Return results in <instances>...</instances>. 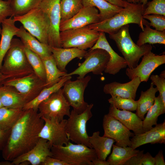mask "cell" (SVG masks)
<instances>
[{
  "instance_id": "12",
  "label": "cell",
  "mask_w": 165,
  "mask_h": 165,
  "mask_svg": "<svg viewBox=\"0 0 165 165\" xmlns=\"http://www.w3.org/2000/svg\"><path fill=\"white\" fill-rule=\"evenodd\" d=\"M103 136L113 139L116 145L121 147L131 146L130 137L135 135L119 121L108 114L105 115L103 121Z\"/></svg>"
},
{
  "instance_id": "1",
  "label": "cell",
  "mask_w": 165,
  "mask_h": 165,
  "mask_svg": "<svg viewBox=\"0 0 165 165\" xmlns=\"http://www.w3.org/2000/svg\"><path fill=\"white\" fill-rule=\"evenodd\" d=\"M44 124L38 110H24L11 128L2 151L4 159L12 161L32 149L39 138V134Z\"/></svg>"
},
{
  "instance_id": "19",
  "label": "cell",
  "mask_w": 165,
  "mask_h": 165,
  "mask_svg": "<svg viewBox=\"0 0 165 165\" xmlns=\"http://www.w3.org/2000/svg\"><path fill=\"white\" fill-rule=\"evenodd\" d=\"M149 130L140 134L134 135L130 140L131 147L133 149L143 145L165 144V120Z\"/></svg>"
},
{
  "instance_id": "23",
  "label": "cell",
  "mask_w": 165,
  "mask_h": 165,
  "mask_svg": "<svg viewBox=\"0 0 165 165\" xmlns=\"http://www.w3.org/2000/svg\"><path fill=\"white\" fill-rule=\"evenodd\" d=\"M16 36L19 37L24 46L36 53L40 57H45L52 55L50 46L40 42L21 26Z\"/></svg>"
},
{
  "instance_id": "38",
  "label": "cell",
  "mask_w": 165,
  "mask_h": 165,
  "mask_svg": "<svg viewBox=\"0 0 165 165\" xmlns=\"http://www.w3.org/2000/svg\"><path fill=\"white\" fill-rule=\"evenodd\" d=\"M24 50L28 61L32 66L35 73L40 79L45 81V70L40 57L24 46Z\"/></svg>"
},
{
  "instance_id": "11",
  "label": "cell",
  "mask_w": 165,
  "mask_h": 165,
  "mask_svg": "<svg viewBox=\"0 0 165 165\" xmlns=\"http://www.w3.org/2000/svg\"><path fill=\"white\" fill-rule=\"evenodd\" d=\"M60 0H42L39 7L46 14L50 22L48 45L61 47L60 39L61 21Z\"/></svg>"
},
{
  "instance_id": "15",
  "label": "cell",
  "mask_w": 165,
  "mask_h": 165,
  "mask_svg": "<svg viewBox=\"0 0 165 165\" xmlns=\"http://www.w3.org/2000/svg\"><path fill=\"white\" fill-rule=\"evenodd\" d=\"M101 21L98 10L94 6L83 7L70 19L60 23V31L84 27Z\"/></svg>"
},
{
  "instance_id": "20",
  "label": "cell",
  "mask_w": 165,
  "mask_h": 165,
  "mask_svg": "<svg viewBox=\"0 0 165 165\" xmlns=\"http://www.w3.org/2000/svg\"><path fill=\"white\" fill-rule=\"evenodd\" d=\"M141 82L140 78L136 77L127 82L122 83L114 82L107 84L104 86L103 91L112 96H118L122 98H132L135 100L137 89Z\"/></svg>"
},
{
  "instance_id": "45",
  "label": "cell",
  "mask_w": 165,
  "mask_h": 165,
  "mask_svg": "<svg viewBox=\"0 0 165 165\" xmlns=\"http://www.w3.org/2000/svg\"><path fill=\"white\" fill-rule=\"evenodd\" d=\"M41 165H68L64 161L51 156H47Z\"/></svg>"
},
{
  "instance_id": "6",
  "label": "cell",
  "mask_w": 165,
  "mask_h": 165,
  "mask_svg": "<svg viewBox=\"0 0 165 165\" xmlns=\"http://www.w3.org/2000/svg\"><path fill=\"white\" fill-rule=\"evenodd\" d=\"M94 105L91 104L82 113L78 114L72 109L67 119L65 130L69 140L77 144L92 148L89 142L86 130L87 121L92 116L91 110Z\"/></svg>"
},
{
  "instance_id": "39",
  "label": "cell",
  "mask_w": 165,
  "mask_h": 165,
  "mask_svg": "<svg viewBox=\"0 0 165 165\" xmlns=\"http://www.w3.org/2000/svg\"><path fill=\"white\" fill-rule=\"evenodd\" d=\"M108 101L110 104L119 110L132 111L136 109L137 101L132 98L112 96Z\"/></svg>"
},
{
  "instance_id": "37",
  "label": "cell",
  "mask_w": 165,
  "mask_h": 165,
  "mask_svg": "<svg viewBox=\"0 0 165 165\" xmlns=\"http://www.w3.org/2000/svg\"><path fill=\"white\" fill-rule=\"evenodd\" d=\"M34 84V79L31 76L11 80L7 82L6 83V86L15 87L20 94L25 97L28 102L29 101V93Z\"/></svg>"
},
{
  "instance_id": "16",
  "label": "cell",
  "mask_w": 165,
  "mask_h": 165,
  "mask_svg": "<svg viewBox=\"0 0 165 165\" xmlns=\"http://www.w3.org/2000/svg\"><path fill=\"white\" fill-rule=\"evenodd\" d=\"M51 146L46 139L39 138L35 145L28 152L12 161V165H18L28 162L32 165H41L47 156L52 157Z\"/></svg>"
},
{
  "instance_id": "34",
  "label": "cell",
  "mask_w": 165,
  "mask_h": 165,
  "mask_svg": "<svg viewBox=\"0 0 165 165\" xmlns=\"http://www.w3.org/2000/svg\"><path fill=\"white\" fill-rule=\"evenodd\" d=\"M24 110L2 107L0 108V128L10 130L19 119Z\"/></svg>"
},
{
  "instance_id": "48",
  "label": "cell",
  "mask_w": 165,
  "mask_h": 165,
  "mask_svg": "<svg viewBox=\"0 0 165 165\" xmlns=\"http://www.w3.org/2000/svg\"><path fill=\"white\" fill-rule=\"evenodd\" d=\"M105 0L113 5L123 8L126 7L130 3L123 0Z\"/></svg>"
},
{
  "instance_id": "40",
  "label": "cell",
  "mask_w": 165,
  "mask_h": 165,
  "mask_svg": "<svg viewBox=\"0 0 165 165\" xmlns=\"http://www.w3.org/2000/svg\"><path fill=\"white\" fill-rule=\"evenodd\" d=\"M143 16L157 14L165 16V0H153L148 2Z\"/></svg>"
},
{
  "instance_id": "51",
  "label": "cell",
  "mask_w": 165,
  "mask_h": 165,
  "mask_svg": "<svg viewBox=\"0 0 165 165\" xmlns=\"http://www.w3.org/2000/svg\"><path fill=\"white\" fill-rule=\"evenodd\" d=\"M6 161L0 162V165H12L11 162L9 161L6 160Z\"/></svg>"
},
{
  "instance_id": "26",
  "label": "cell",
  "mask_w": 165,
  "mask_h": 165,
  "mask_svg": "<svg viewBox=\"0 0 165 165\" xmlns=\"http://www.w3.org/2000/svg\"><path fill=\"white\" fill-rule=\"evenodd\" d=\"M71 76H65L53 85L44 88L40 93L33 99L27 103L22 109L25 110L30 109L38 110L39 105L43 101L47 99L52 94L57 91L63 87L65 82L71 79Z\"/></svg>"
},
{
  "instance_id": "56",
  "label": "cell",
  "mask_w": 165,
  "mask_h": 165,
  "mask_svg": "<svg viewBox=\"0 0 165 165\" xmlns=\"http://www.w3.org/2000/svg\"><path fill=\"white\" fill-rule=\"evenodd\" d=\"M1 22H0V35H1L2 31V28L1 27Z\"/></svg>"
},
{
  "instance_id": "29",
  "label": "cell",
  "mask_w": 165,
  "mask_h": 165,
  "mask_svg": "<svg viewBox=\"0 0 165 165\" xmlns=\"http://www.w3.org/2000/svg\"><path fill=\"white\" fill-rule=\"evenodd\" d=\"M151 82L149 88L145 91H141V96L137 101L136 114L142 120L144 116L154 104L156 93L158 92L156 87Z\"/></svg>"
},
{
  "instance_id": "28",
  "label": "cell",
  "mask_w": 165,
  "mask_h": 165,
  "mask_svg": "<svg viewBox=\"0 0 165 165\" xmlns=\"http://www.w3.org/2000/svg\"><path fill=\"white\" fill-rule=\"evenodd\" d=\"M82 2L83 7L94 6L98 9L101 21L112 17L123 8L113 5L105 0H82Z\"/></svg>"
},
{
  "instance_id": "18",
  "label": "cell",
  "mask_w": 165,
  "mask_h": 165,
  "mask_svg": "<svg viewBox=\"0 0 165 165\" xmlns=\"http://www.w3.org/2000/svg\"><path fill=\"white\" fill-rule=\"evenodd\" d=\"M4 57V67L9 71L20 69L28 61L24 46L21 40L17 38L12 39L10 48Z\"/></svg>"
},
{
  "instance_id": "43",
  "label": "cell",
  "mask_w": 165,
  "mask_h": 165,
  "mask_svg": "<svg viewBox=\"0 0 165 165\" xmlns=\"http://www.w3.org/2000/svg\"><path fill=\"white\" fill-rule=\"evenodd\" d=\"M9 16H12L9 1L0 0V22Z\"/></svg>"
},
{
  "instance_id": "7",
  "label": "cell",
  "mask_w": 165,
  "mask_h": 165,
  "mask_svg": "<svg viewBox=\"0 0 165 165\" xmlns=\"http://www.w3.org/2000/svg\"><path fill=\"white\" fill-rule=\"evenodd\" d=\"M99 35V32L87 26L65 30L60 32L61 46L62 48H76L85 50L94 46Z\"/></svg>"
},
{
  "instance_id": "25",
  "label": "cell",
  "mask_w": 165,
  "mask_h": 165,
  "mask_svg": "<svg viewBox=\"0 0 165 165\" xmlns=\"http://www.w3.org/2000/svg\"><path fill=\"white\" fill-rule=\"evenodd\" d=\"M99 131L94 132L89 137V142L94 150L97 158L106 160L110 153L111 148L115 141L112 139L101 136Z\"/></svg>"
},
{
  "instance_id": "47",
  "label": "cell",
  "mask_w": 165,
  "mask_h": 165,
  "mask_svg": "<svg viewBox=\"0 0 165 165\" xmlns=\"http://www.w3.org/2000/svg\"><path fill=\"white\" fill-rule=\"evenodd\" d=\"M155 159L150 153L144 154L142 159V165H155Z\"/></svg>"
},
{
  "instance_id": "32",
  "label": "cell",
  "mask_w": 165,
  "mask_h": 165,
  "mask_svg": "<svg viewBox=\"0 0 165 165\" xmlns=\"http://www.w3.org/2000/svg\"><path fill=\"white\" fill-rule=\"evenodd\" d=\"M145 26L139 35L136 44L138 46H141L147 43L165 44V31H161L152 29L149 24Z\"/></svg>"
},
{
  "instance_id": "33",
  "label": "cell",
  "mask_w": 165,
  "mask_h": 165,
  "mask_svg": "<svg viewBox=\"0 0 165 165\" xmlns=\"http://www.w3.org/2000/svg\"><path fill=\"white\" fill-rule=\"evenodd\" d=\"M0 97L3 107L16 109H22L28 102L21 94L6 89L0 90Z\"/></svg>"
},
{
  "instance_id": "42",
  "label": "cell",
  "mask_w": 165,
  "mask_h": 165,
  "mask_svg": "<svg viewBox=\"0 0 165 165\" xmlns=\"http://www.w3.org/2000/svg\"><path fill=\"white\" fill-rule=\"evenodd\" d=\"M150 79L154 85L156 86L159 95L163 102L165 104V78L158 75H151Z\"/></svg>"
},
{
  "instance_id": "35",
  "label": "cell",
  "mask_w": 165,
  "mask_h": 165,
  "mask_svg": "<svg viewBox=\"0 0 165 165\" xmlns=\"http://www.w3.org/2000/svg\"><path fill=\"white\" fill-rule=\"evenodd\" d=\"M83 7L82 0H60L61 23L72 17Z\"/></svg>"
},
{
  "instance_id": "8",
  "label": "cell",
  "mask_w": 165,
  "mask_h": 165,
  "mask_svg": "<svg viewBox=\"0 0 165 165\" xmlns=\"http://www.w3.org/2000/svg\"><path fill=\"white\" fill-rule=\"evenodd\" d=\"M84 61L72 72L66 76L78 75L77 79L84 78L88 73L92 72L96 75H102L109 59L108 53L101 49L89 50L85 56Z\"/></svg>"
},
{
  "instance_id": "41",
  "label": "cell",
  "mask_w": 165,
  "mask_h": 165,
  "mask_svg": "<svg viewBox=\"0 0 165 165\" xmlns=\"http://www.w3.org/2000/svg\"><path fill=\"white\" fill-rule=\"evenodd\" d=\"M143 17L149 20L150 21L149 25L155 28L156 30L161 31H165V16L151 14L143 16Z\"/></svg>"
},
{
  "instance_id": "54",
  "label": "cell",
  "mask_w": 165,
  "mask_h": 165,
  "mask_svg": "<svg viewBox=\"0 0 165 165\" xmlns=\"http://www.w3.org/2000/svg\"><path fill=\"white\" fill-rule=\"evenodd\" d=\"M160 76L165 78V71H163L160 75Z\"/></svg>"
},
{
  "instance_id": "14",
  "label": "cell",
  "mask_w": 165,
  "mask_h": 165,
  "mask_svg": "<svg viewBox=\"0 0 165 165\" xmlns=\"http://www.w3.org/2000/svg\"><path fill=\"white\" fill-rule=\"evenodd\" d=\"M165 63V55H156L150 51L143 56L140 64L135 68H127L126 73L130 79L138 77L141 82H146L152 72L159 66Z\"/></svg>"
},
{
  "instance_id": "10",
  "label": "cell",
  "mask_w": 165,
  "mask_h": 165,
  "mask_svg": "<svg viewBox=\"0 0 165 165\" xmlns=\"http://www.w3.org/2000/svg\"><path fill=\"white\" fill-rule=\"evenodd\" d=\"M91 78L90 76L88 75L83 78H77L74 81L70 79L63 86V95L73 110L78 114L83 112L88 105L84 100V93Z\"/></svg>"
},
{
  "instance_id": "55",
  "label": "cell",
  "mask_w": 165,
  "mask_h": 165,
  "mask_svg": "<svg viewBox=\"0 0 165 165\" xmlns=\"http://www.w3.org/2000/svg\"><path fill=\"white\" fill-rule=\"evenodd\" d=\"M3 107L1 102V100L0 97V108L2 107Z\"/></svg>"
},
{
  "instance_id": "2",
  "label": "cell",
  "mask_w": 165,
  "mask_h": 165,
  "mask_svg": "<svg viewBox=\"0 0 165 165\" xmlns=\"http://www.w3.org/2000/svg\"><path fill=\"white\" fill-rule=\"evenodd\" d=\"M145 6L142 4L130 3L112 17L87 26L99 32L109 34L116 32L123 26L129 24L138 25L143 31L144 25L149 23L143 17Z\"/></svg>"
},
{
  "instance_id": "30",
  "label": "cell",
  "mask_w": 165,
  "mask_h": 165,
  "mask_svg": "<svg viewBox=\"0 0 165 165\" xmlns=\"http://www.w3.org/2000/svg\"><path fill=\"white\" fill-rule=\"evenodd\" d=\"M165 113L164 104L159 94L155 97L153 105L147 112V115L143 121V128L145 132L152 128L157 124L158 117Z\"/></svg>"
},
{
  "instance_id": "50",
  "label": "cell",
  "mask_w": 165,
  "mask_h": 165,
  "mask_svg": "<svg viewBox=\"0 0 165 165\" xmlns=\"http://www.w3.org/2000/svg\"><path fill=\"white\" fill-rule=\"evenodd\" d=\"M92 165H109L108 161L102 160L97 158L92 162Z\"/></svg>"
},
{
  "instance_id": "57",
  "label": "cell",
  "mask_w": 165,
  "mask_h": 165,
  "mask_svg": "<svg viewBox=\"0 0 165 165\" xmlns=\"http://www.w3.org/2000/svg\"><path fill=\"white\" fill-rule=\"evenodd\" d=\"M3 0L6 1H10V0Z\"/></svg>"
},
{
  "instance_id": "9",
  "label": "cell",
  "mask_w": 165,
  "mask_h": 165,
  "mask_svg": "<svg viewBox=\"0 0 165 165\" xmlns=\"http://www.w3.org/2000/svg\"><path fill=\"white\" fill-rule=\"evenodd\" d=\"M70 106L61 88L42 102L38 109L41 117L61 121L65 116H70Z\"/></svg>"
},
{
  "instance_id": "21",
  "label": "cell",
  "mask_w": 165,
  "mask_h": 165,
  "mask_svg": "<svg viewBox=\"0 0 165 165\" xmlns=\"http://www.w3.org/2000/svg\"><path fill=\"white\" fill-rule=\"evenodd\" d=\"M116 119L135 135L145 132L143 128V121L136 114L130 111L119 109L110 104L108 113Z\"/></svg>"
},
{
  "instance_id": "27",
  "label": "cell",
  "mask_w": 165,
  "mask_h": 165,
  "mask_svg": "<svg viewBox=\"0 0 165 165\" xmlns=\"http://www.w3.org/2000/svg\"><path fill=\"white\" fill-rule=\"evenodd\" d=\"M40 58L45 70V86L48 87L53 85L67 74V72H62L58 68L52 54L48 57Z\"/></svg>"
},
{
  "instance_id": "24",
  "label": "cell",
  "mask_w": 165,
  "mask_h": 165,
  "mask_svg": "<svg viewBox=\"0 0 165 165\" xmlns=\"http://www.w3.org/2000/svg\"><path fill=\"white\" fill-rule=\"evenodd\" d=\"M12 16L6 18L1 22L2 26L0 42V70L3 59L10 46L12 39L19 28L15 25V21Z\"/></svg>"
},
{
  "instance_id": "13",
  "label": "cell",
  "mask_w": 165,
  "mask_h": 165,
  "mask_svg": "<svg viewBox=\"0 0 165 165\" xmlns=\"http://www.w3.org/2000/svg\"><path fill=\"white\" fill-rule=\"evenodd\" d=\"M44 124L39 134V138L47 140L51 146L53 145H67L69 140L65 130L67 120L61 121L57 120L41 117Z\"/></svg>"
},
{
  "instance_id": "46",
  "label": "cell",
  "mask_w": 165,
  "mask_h": 165,
  "mask_svg": "<svg viewBox=\"0 0 165 165\" xmlns=\"http://www.w3.org/2000/svg\"><path fill=\"white\" fill-rule=\"evenodd\" d=\"M11 129L4 130L0 128V151H2L4 146L10 133Z\"/></svg>"
},
{
  "instance_id": "49",
  "label": "cell",
  "mask_w": 165,
  "mask_h": 165,
  "mask_svg": "<svg viewBox=\"0 0 165 165\" xmlns=\"http://www.w3.org/2000/svg\"><path fill=\"white\" fill-rule=\"evenodd\" d=\"M155 159V165H165V163L162 150H160L154 157Z\"/></svg>"
},
{
  "instance_id": "53",
  "label": "cell",
  "mask_w": 165,
  "mask_h": 165,
  "mask_svg": "<svg viewBox=\"0 0 165 165\" xmlns=\"http://www.w3.org/2000/svg\"><path fill=\"white\" fill-rule=\"evenodd\" d=\"M127 2L130 3H136L138 2V0H127Z\"/></svg>"
},
{
  "instance_id": "4",
  "label": "cell",
  "mask_w": 165,
  "mask_h": 165,
  "mask_svg": "<svg viewBox=\"0 0 165 165\" xmlns=\"http://www.w3.org/2000/svg\"><path fill=\"white\" fill-rule=\"evenodd\" d=\"M52 157L61 160L68 165H92L97 158L94 150L81 144H73L70 141L66 145H52Z\"/></svg>"
},
{
  "instance_id": "5",
  "label": "cell",
  "mask_w": 165,
  "mask_h": 165,
  "mask_svg": "<svg viewBox=\"0 0 165 165\" xmlns=\"http://www.w3.org/2000/svg\"><path fill=\"white\" fill-rule=\"evenodd\" d=\"M13 19L15 22H20L26 31L40 42L49 45V19L39 6L23 15L14 16Z\"/></svg>"
},
{
  "instance_id": "52",
  "label": "cell",
  "mask_w": 165,
  "mask_h": 165,
  "mask_svg": "<svg viewBox=\"0 0 165 165\" xmlns=\"http://www.w3.org/2000/svg\"><path fill=\"white\" fill-rule=\"evenodd\" d=\"M139 2L145 6L148 2V0H138Z\"/></svg>"
},
{
  "instance_id": "17",
  "label": "cell",
  "mask_w": 165,
  "mask_h": 165,
  "mask_svg": "<svg viewBox=\"0 0 165 165\" xmlns=\"http://www.w3.org/2000/svg\"><path fill=\"white\" fill-rule=\"evenodd\" d=\"M99 32L98 40L90 50L101 49L106 51L109 54V59L104 72L107 73L115 75L121 69L127 67V63L123 57L119 55L112 48L106 39L105 33Z\"/></svg>"
},
{
  "instance_id": "31",
  "label": "cell",
  "mask_w": 165,
  "mask_h": 165,
  "mask_svg": "<svg viewBox=\"0 0 165 165\" xmlns=\"http://www.w3.org/2000/svg\"><path fill=\"white\" fill-rule=\"evenodd\" d=\"M112 152L107 161L109 165H124L125 163L139 151L131 147H119L113 144Z\"/></svg>"
},
{
  "instance_id": "44",
  "label": "cell",
  "mask_w": 165,
  "mask_h": 165,
  "mask_svg": "<svg viewBox=\"0 0 165 165\" xmlns=\"http://www.w3.org/2000/svg\"><path fill=\"white\" fill-rule=\"evenodd\" d=\"M144 151H140L135 156H132L124 164L125 165H142V159Z\"/></svg>"
},
{
  "instance_id": "3",
  "label": "cell",
  "mask_w": 165,
  "mask_h": 165,
  "mask_svg": "<svg viewBox=\"0 0 165 165\" xmlns=\"http://www.w3.org/2000/svg\"><path fill=\"white\" fill-rule=\"evenodd\" d=\"M129 27V24L126 25L116 33L109 35V38L115 42L128 68L132 69L138 65L142 57L151 51L152 47L146 44L139 46L134 43L130 37Z\"/></svg>"
},
{
  "instance_id": "22",
  "label": "cell",
  "mask_w": 165,
  "mask_h": 165,
  "mask_svg": "<svg viewBox=\"0 0 165 165\" xmlns=\"http://www.w3.org/2000/svg\"><path fill=\"white\" fill-rule=\"evenodd\" d=\"M51 50L58 68L61 71L67 73V64L73 59H81L84 57L87 51L76 48H64L50 46Z\"/></svg>"
},
{
  "instance_id": "36",
  "label": "cell",
  "mask_w": 165,
  "mask_h": 165,
  "mask_svg": "<svg viewBox=\"0 0 165 165\" xmlns=\"http://www.w3.org/2000/svg\"><path fill=\"white\" fill-rule=\"evenodd\" d=\"M42 0H10L12 16L22 15L39 6Z\"/></svg>"
}]
</instances>
